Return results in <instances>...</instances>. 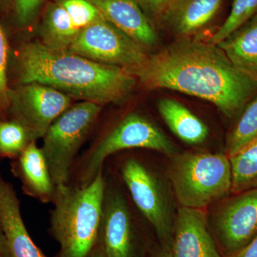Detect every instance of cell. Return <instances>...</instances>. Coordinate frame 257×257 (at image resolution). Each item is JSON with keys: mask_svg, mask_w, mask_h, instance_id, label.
<instances>
[{"mask_svg": "<svg viewBox=\"0 0 257 257\" xmlns=\"http://www.w3.org/2000/svg\"><path fill=\"white\" fill-rule=\"evenodd\" d=\"M133 149L151 150L170 157L177 154L175 145L152 121L140 113L130 112L77 157L70 184L79 187L88 185L104 171L109 157Z\"/></svg>", "mask_w": 257, "mask_h": 257, "instance_id": "4", "label": "cell"}, {"mask_svg": "<svg viewBox=\"0 0 257 257\" xmlns=\"http://www.w3.org/2000/svg\"><path fill=\"white\" fill-rule=\"evenodd\" d=\"M0 222L11 257H49L37 246L24 222L21 204L13 184L0 174Z\"/></svg>", "mask_w": 257, "mask_h": 257, "instance_id": "14", "label": "cell"}, {"mask_svg": "<svg viewBox=\"0 0 257 257\" xmlns=\"http://www.w3.org/2000/svg\"><path fill=\"white\" fill-rule=\"evenodd\" d=\"M216 45L236 68L257 80V13Z\"/></svg>", "mask_w": 257, "mask_h": 257, "instance_id": "17", "label": "cell"}, {"mask_svg": "<svg viewBox=\"0 0 257 257\" xmlns=\"http://www.w3.org/2000/svg\"><path fill=\"white\" fill-rule=\"evenodd\" d=\"M0 257H11L1 222H0Z\"/></svg>", "mask_w": 257, "mask_h": 257, "instance_id": "29", "label": "cell"}, {"mask_svg": "<svg viewBox=\"0 0 257 257\" xmlns=\"http://www.w3.org/2000/svg\"><path fill=\"white\" fill-rule=\"evenodd\" d=\"M19 82L39 83L83 101L104 105L130 95L136 77L128 69L94 62L40 42L23 45L18 57Z\"/></svg>", "mask_w": 257, "mask_h": 257, "instance_id": "2", "label": "cell"}, {"mask_svg": "<svg viewBox=\"0 0 257 257\" xmlns=\"http://www.w3.org/2000/svg\"><path fill=\"white\" fill-rule=\"evenodd\" d=\"M88 257H106L100 245L96 242L95 246L93 248L92 252L89 253Z\"/></svg>", "mask_w": 257, "mask_h": 257, "instance_id": "30", "label": "cell"}, {"mask_svg": "<svg viewBox=\"0 0 257 257\" xmlns=\"http://www.w3.org/2000/svg\"><path fill=\"white\" fill-rule=\"evenodd\" d=\"M214 221L221 248L228 256H234L257 236V188L225 201Z\"/></svg>", "mask_w": 257, "mask_h": 257, "instance_id": "11", "label": "cell"}, {"mask_svg": "<svg viewBox=\"0 0 257 257\" xmlns=\"http://www.w3.org/2000/svg\"><path fill=\"white\" fill-rule=\"evenodd\" d=\"M119 173L135 207L155 229L163 250L171 253L175 220L160 179L136 157L125 159Z\"/></svg>", "mask_w": 257, "mask_h": 257, "instance_id": "7", "label": "cell"}, {"mask_svg": "<svg viewBox=\"0 0 257 257\" xmlns=\"http://www.w3.org/2000/svg\"><path fill=\"white\" fill-rule=\"evenodd\" d=\"M257 140V93L239 113L226 145V155L232 157Z\"/></svg>", "mask_w": 257, "mask_h": 257, "instance_id": "20", "label": "cell"}, {"mask_svg": "<svg viewBox=\"0 0 257 257\" xmlns=\"http://www.w3.org/2000/svg\"><path fill=\"white\" fill-rule=\"evenodd\" d=\"M8 44L3 28L0 25V116H4L10 110V89L7 78Z\"/></svg>", "mask_w": 257, "mask_h": 257, "instance_id": "25", "label": "cell"}, {"mask_svg": "<svg viewBox=\"0 0 257 257\" xmlns=\"http://www.w3.org/2000/svg\"><path fill=\"white\" fill-rule=\"evenodd\" d=\"M233 194L257 188V140L242 151L229 157Z\"/></svg>", "mask_w": 257, "mask_h": 257, "instance_id": "21", "label": "cell"}, {"mask_svg": "<svg viewBox=\"0 0 257 257\" xmlns=\"http://www.w3.org/2000/svg\"><path fill=\"white\" fill-rule=\"evenodd\" d=\"M10 165L12 173L20 180L27 196L43 204L52 202L56 186L42 148L36 142H32L18 158L11 160Z\"/></svg>", "mask_w": 257, "mask_h": 257, "instance_id": "15", "label": "cell"}, {"mask_svg": "<svg viewBox=\"0 0 257 257\" xmlns=\"http://www.w3.org/2000/svg\"><path fill=\"white\" fill-rule=\"evenodd\" d=\"M156 257H172V255H171L170 252H168V251H166L165 250H163V251H162L160 254L157 255Z\"/></svg>", "mask_w": 257, "mask_h": 257, "instance_id": "31", "label": "cell"}, {"mask_svg": "<svg viewBox=\"0 0 257 257\" xmlns=\"http://www.w3.org/2000/svg\"><path fill=\"white\" fill-rule=\"evenodd\" d=\"M143 13L151 21L157 20L172 0H137Z\"/></svg>", "mask_w": 257, "mask_h": 257, "instance_id": "27", "label": "cell"}, {"mask_svg": "<svg viewBox=\"0 0 257 257\" xmlns=\"http://www.w3.org/2000/svg\"><path fill=\"white\" fill-rule=\"evenodd\" d=\"M147 49L105 18L81 29L69 52L131 71L145 62Z\"/></svg>", "mask_w": 257, "mask_h": 257, "instance_id": "8", "label": "cell"}, {"mask_svg": "<svg viewBox=\"0 0 257 257\" xmlns=\"http://www.w3.org/2000/svg\"><path fill=\"white\" fill-rule=\"evenodd\" d=\"M231 257H257V236L244 248Z\"/></svg>", "mask_w": 257, "mask_h": 257, "instance_id": "28", "label": "cell"}, {"mask_svg": "<svg viewBox=\"0 0 257 257\" xmlns=\"http://www.w3.org/2000/svg\"><path fill=\"white\" fill-rule=\"evenodd\" d=\"M171 158L169 177L181 207L204 209L231 192L232 173L227 155L177 153Z\"/></svg>", "mask_w": 257, "mask_h": 257, "instance_id": "5", "label": "cell"}, {"mask_svg": "<svg viewBox=\"0 0 257 257\" xmlns=\"http://www.w3.org/2000/svg\"><path fill=\"white\" fill-rule=\"evenodd\" d=\"M10 99L13 119L24 125L35 141L43 138L52 122L72 106L71 96L39 83L10 90Z\"/></svg>", "mask_w": 257, "mask_h": 257, "instance_id": "9", "label": "cell"}, {"mask_svg": "<svg viewBox=\"0 0 257 257\" xmlns=\"http://www.w3.org/2000/svg\"><path fill=\"white\" fill-rule=\"evenodd\" d=\"M225 0H172L157 19L177 38H194L220 13Z\"/></svg>", "mask_w": 257, "mask_h": 257, "instance_id": "13", "label": "cell"}, {"mask_svg": "<svg viewBox=\"0 0 257 257\" xmlns=\"http://www.w3.org/2000/svg\"><path fill=\"white\" fill-rule=\"evenodd\" d=\"M162 119L177 138L189 145H200L209 137L207 125L184 104L175 99L163 98L157 103Z\"/></svg>", "mask_w": 257, "mask_h": 257, "instance_id": "18", "label": "cell"}, {"mask_svg": "<svg viewBox=\"0 0 257 257\" xmlns=\"http://www.w3.org/2000/svg\"><path fill=\"white\" fill-rule=\"evenodd\" d=\"M13 0H0V4L7 5L11 3L13 4Z\"/></svg>", "mask_w": 257, "mask_h": 257, "instance_id": "32", "label": "cell"}, {"mask_svg": "<svg viewBox=\"0 0 257 257\" xmlns=\"http://www.w3.org/2000/svg\"><path fill=\"white\" fill-rule=\"evenodd\" d=\"M45 0H13L15 20L20 27H28L36 20Z\"/></svg>", "mask_w": 257, "mask_h": 257, "instance_id": "26", "label": "cell"}, {"mask_svg": "<svg viewBox=\"0 0 257 257\" xmlns=\"http://www.w3.org/2000/svg\"><path fill=\"white\" fill-rule=\"evenodd\" d=\"M79 31L62 7L55 2L47 3L39 30L44 46L56 51H69Z\"/></svg>", "mask_w": 257, "mask_h": 257, "instance_id": "19", "label": "cell"}, {"mask_svg": "<svg viewBox=\"0 0 257 257\" xmlns=\"http://www.w3.org/2000/svg\"><path fill=\"white\" fill-rule=\"evenodd\" d=\"M105 177L97 243L106 257H140L138 233L124 194Z\"/></svg>", "mask_w": 257, "mask_h": 257, "instance_id": "10", "label": "cell"}, {"mask_svg": "<svg viewBox=\"0 0 257 257\" xmlns=\"http://www.w3.org/2000/svg\"><path fill=\"white\" fill-rule=\"evenodd\" d=\"M105 189L104 171L84 187H56L50 234L60 245L57 257H88L99 237Z\"/></svg>", "mask_w": 257, "mask_h": 257, "instance_id": "3", "label": "cell"}, {"mask_svg": "<svg viewBox=\"0 0 257 257\" xmlns=\"http://www.w3.org/2000/svg\"><path fill=\"white\" fill-rule=\"evenodd\" d=\"M103 106L92 101L72 105L52 122L41 147L56 187L70 183L74 162Z\"/></svg>", "mask_w": 257, "mask_h": 257, "instance_id": "6", "label": "cell"}, {"mask_svg": "<svg viewBox=\"0 0 257 257\" xmlns=\"http://www.w3.org/2000/svg\"><path fill=\"white\" fill-rule=\"evenodd\" d=\"M62 7L81 30L104 18L91 0H54Z\"/></svg>", "mask_w": 257, "mask_h": 257, "instance_id": "24", "label": "cell"}, {"mask_svg": "<svg viewBox=\"0 0 257 257\" xmlns=\"http://www.w3.org/2000/svg\"><path fill=\"white\" fill-rule=\"evenodd\" d=\"M172 257H222L203 209L180 207L174 222Z\"/></svg>", "mask_w": 257, "mask_h": 257, "instance_id": "12", "label": "cell"}, {"mask_svg": "<svg viewBox=\"0 0 257 257\" xmlns=\"http://www.w3.org/2000/svg\"><path fill=\"white\" fill-rule=\"evenodd\" d=\"M257 13V0H233L222 25L211 35L209 42L217 45Z\"/></svg>", "mask_w": 257, "mask_h": 257, "instance_id": "23", "label": "cell"}, {"mask_svg": "<svg viewBox=\"0 0 257 257\" xmlns=\"http://www.w3.org/2000/svg\"><path fill=\"white\" fill-rule=\"evenodd\" d=\"M147 89H166L209 101L225 116L239 115L257 93V80L216 45L178 38L130 71Z\"/></svg>", "mask_w": 257, "mask_h": 257, "instance_id": "1", "label": "cell"}, {"mask_svg": "<svg viewBox=\"0 0 257 257\" xmlns=\"http://www.w3.org/2000/svg\"><path fill=\"white\" fill-rule=\"evenodd\" d=\"M32 139L27 128L16 120L0 119V160L18 158Z\"/></svg>", "mask_w": 257, "mask_h": 257, "instance_id": "22", "label": "cell"}, {"mask_svg": "<svg viewBox=\"0 0 257 257\" xmlns=\"http://www.w3.org/2000/svg\"><path fill=\"white\" fill-rule=\"evenodd\" d=\"M104 18L145 48L157 46L159 37L137 0H91Z\"/></svg>", "mask_w": 257, "mask_h": 257, "instance_id": "16", "label": "cell"}]
</instances>
